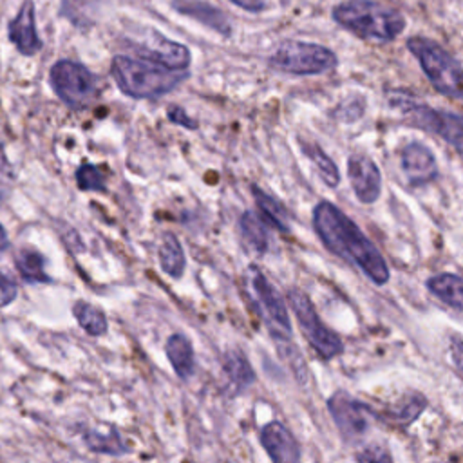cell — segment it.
<instances>
[{
  "instance_id": "obj_20",
  "label": "cell",
  "mask_w": 463,
  "mask_h": 463,
  "mask_svg": "<svg viewBox=\"0 0 463 463\" xmlns=\"http://www.w3.org/2000/svg\"><path fill=\"white\" fill-rule=\"evenodd\" d=\"M14 264L25 282L49 284L51 277L45 273V257L31 248H24L16 253Z\"/></svg>"
},
{
  "instance_id": "obj_12",
  "label": "cell",
  "mask_w": 463,
  "mask_h": 463,
  "mask_svg": "<svg viewBox=\"0 0 463 463\" xmlns=\"http://www.w3.org/2000/svg\"><path fill=\"white\" fill-rule=\"evenodd\" d=\"M136 52L141 60L161 65L170 71H181L186 69L192 61V54L186 45L179 42H172L163 38L161 34H156L152 42L137 45Z\"/></svg>"
},
{
  "instance_id": "obj_23",
  "label": "cell",
  "mask_w": 463,
  "mask_h": 463,
  "mask_svg": "<svg viewBox=\"0 0 463 463\" xmlns=\"http://www.w3.org/2000/svg\"><path fill=\"white\" fill-rule=\"evenodd\" d=\"M302 150L309 157V161L315 165L318 175L327 186H336L340 181V172L335 161L313 141H302Z\"/></svg>"
},
{
  "instance_id": "obj_9",
  "label": "cell",
  "mask_w": 463,
  "mask_h": 463,
  "mask_svg": "<svg viewBox=\"0 0 463 463\" xmlns=\"http://www.w3.org/2000/svg\"><path fill=\"white\" fill-rule=\"evenodd\" d=\"M288 300L289 306L298 320V326L304 333V336L307 338V342L311 344V347L324 358L329 360L336 354H340L344 351V344L338 338V335L335 331H331L318 317V313L315 311L313 302L309 300V297L293 288L288 291Z\"/></svg>"
},
{
  "instance_id": "obj_18",
  "label": "cell",
  "mask_w": 463,
  "mask_h": 463,
  "mask_svg": "<svg viewBox=\"0 0 463 463\" xmlns=\"http://www.w3.org/2000/svg\"><path fill=\"white\" fill-rule=\"evenodd\" d=\"M166 356L174 367V371L177 373L179 378L188 380L194 371H195V358H194V349L190 340L181 335H170L166 340Z\"/></svg>"
},
{
  "instance_id": "obj_22",
  "label": "cell",
  "mask_w": 463,
  "mask_h": 463,
  "mask_svg": "<svg viewBox=\"0 0 463 463\" xmlns=\"http://www.w3.org/2000/svg\"><path fill=\"white\" fill-rule=\"evenodd\" d=\"M239 228H241V235L244 239V242L257 251L259 255L266 253L268 246H269V237H268V230L264 226V221L255 215L253 212H244L239 219Z\"/></svg>"
},
{
  "instance_id": "obj_16",
  "label": "cell",
  "mask_w": 463,
  "mask_h": 463,
  "mask_svg": "<svg viewBox=\"0 0 463 463\" xmlns=\"http://www.w3.org/2000/svg\"><path fill=\"white\" fill-rule=\"evenodd\" d=\"M172 7L177 13L208 25L210 29H213L215 33H219L222 36L232 34V25L228 22V16L219 7H215L208 2H203V0H174Z\"/></svg>"
},
{
  "instance_id": "obj_32",
  "label": "cell",
  "mask_w": 463,
  "mask_h": 463,
  "mask_svg": "<svg viewBox=\"0 0 463 463\" xmlns=\"http://www.w3.org/2000/svg\"><path fill=\"white\" fill-rule=\"evenodd\" d=\"M450 356H452V362L458 367V371L463 374V340L452 338V342H450Z\"/></svg>"
},
{
  "instance_id": "obj_21",
  "label": "cell",
  "mask_w": 463,
  "mask_h": 463,
  "mask_svg": "<svg viewBox=\"0 0 463 463\" xmlns=\"http://www.w3.org/2000/svg\"><path fill=\"white\" fill-rule=\"evenodd\" d=\"M159 264H161V269L172 279H179L184 273V266H186L184 251L174 233H166L161 241Z\"/></svg>"
},
{
  "instance_id": "obj_8",
  "label": "cell",
  "mask_w": 463,
  "mask_h": 463,
  "mask_svg": "<svg viewBox=\"0 0 463 463\" xmlns=\"http://www.w3.org/2000/svg\"><path fill=\"white\" fill-rule=\"evenodd\" d=\"M49 83L54 94L72 109L89 105L96 96V76L72 60H58L49 71Z\"/></svg>"
},
{
  "instance_id": "obj_7",
  "label": "cell",
  "mask_w": 463,
  "mask_h": 463,
  "mask_svg": "<svg viewBox=\"0 0 463 463\" xmlns=\"http://www.w3.org/2000/svg\"><path fill=\"white\" fill-rule=\"evenodd\" d=\"M392 103L402 110L403 118L411 125L439 136L443 141L452 145L459 154H463V116L432 109L425 103L412 99L407 94L392 98Z\"/></svg>"
},
{
  "instance_id": "obj_1",
  "label": "cell",
  "mask_w": 463,
  "mask_h": 463,
  "mask_svg": "<svg viewBox=\"0 0 463 463\" xmlns=\"http://www.w3.org/2000/svg\"><path fill=\"white\" fill-rule=\"evenodd\" d=\"M313 226L322 244L333 255L356 266L378 286L389 280V268L380 250L338 206L320 201L313 210Z\"/></svg>"
},
{
  "instance_id": "obj_2",
  "label": "cell",
  "mask_w": 463,
  "mask_h": 463,
  "mask_svg": "<svg viewBox=\"0 0 463 463\" xmlns=\"http://www.w3.org/2000/svg\"><path fill=\"white\" fill-rule=\"evenodd\" d=\"M331 16L340 27L371 42H391L405 29L402 13L374 0H345L333 7Z\"/></svg>"
},
{
  "instance_id": "obj_26",
  "label": "cell",
  "mask_w": 463,
  "mask_h": 463,
  "mask_svg": "<svg viewBox=\"0 0 463 463\" xmlns=\"http://www.w3.org/2000/svg\"><path fill=\"white\" fill-rule=\"evenodd\" d=\"M83 441L85 445L94 450V452H101V454H112V456H121L125 454L128 449L125 447L121 436L110 429V432H98V430H87L83 434Z\"/></svg>"
},
{
  "instance_id": "obj_13",
  "label": "cell",
  "mask_w": 463,
  "mask_h": 463,
  "mask_svg": "<svg viewBox=\"0 0 463 463\" xmlns=\"http://www.w3.org/2000/svg\"><path fill=\"white\" fill-rule=\"evenodd\" d=\"M7 36H9V42L24 56H33L42 49V40L36 31L33 0H25L20 5L16 16L7 25Z\"/></svg>"
},
{
  "instance_id": "obj_3",
  "label": "cell",
  "mask_w": 463,
  "mask_h": 463,
  "mask_svg": "<svg viewBox=\"0 0 463 463\" xmlns=\"http://www.w3.org/2000/svg\"><path fill=\"white\" fill-rule=\"evenodd\" d=\"M110 74L123 94L137 99L159 98L174 90L186 78V72L170 71L161 65L139 58L136 60L125 54L112 58Z\"/></svg>"
},
{
  "instance_id": "obj_30",
  "label": "cell",
  "mask_w": 463,
  "mask_h": 463,
  "mask_svg": "<svg viewBox=\"0 0 463 463\" xmlns=\"http://www.w3.org/2000/svg\"><path fill=\"white\" fill-rule=\"evenodd\" d=\"M14 297H16V282H14V279L9 273L0 271V306L9 304Z\"/></svg>"
},
{
  "instance_id": "obj_11",
  "label": "cell",
  "mask_w": 463,
  "mask_h": 463,
  "mask_svg": "<svg viewBox=\"0 0 463 463\" xmlns=\"http://www.w3.org/2000/svg\"><path fill=\"white\" fill-rule=\"evenodd\" d=\"M347 175L358 201L371 204L380 197L382 174L369 156L362 152H353L347 159Z\"/></svg>"
},
{
  "instance_id": "obj_4",
  "label": "cell",
  "mask_w": 463,
  "mask_h": 463,
  "mask_svg": "<svg viewBox=\"0 0 463 463\" xmlns=\"http://www.w3.org/2000/svg\"><path fill=\"white\" fill-rule=\"evenodd\" d=\"M407 47L439 94L463 98V67L449 51L427 36H411Z\"/></svg>"
},
{
  "instance_id": "obj_28",
  "label": "cell",
  "mask_w": 463,
  "mask_h": 463,
  "mask_svg": "<svg viewBox=\"0 0 463 463\" xmlns=\"http://www.w3.org/2000/svg\"><path fill=\"white\" fill-rule=\"evenodd\" d=\"M423 407H425V398L421 394L407 396L405 402L394 409V418H396V421L407 425L418 418V414L423 411Z\"/></svg>"
},
{
  "instance_id": "obj_31",
  "label": "cell",
  "mask_w": 463,
  "mask_h": 463,
  "mask_svg": "<svg viewBox=\"0 0 463 463\" xmlns=\"http://www.w3.org/2000/svg\"><path fill=\"white\" fill-rule=\"evenodd\" d=\"M168 119H170L172 123L181 125V127L190 128V130H194V128L197 127V123H195L192 118H188V114H186L184 109H181V107H172V109L168 110Z\"/></svg>"
},
{
  "instance_id": "obj_34",
  "label": "cell",
  "mask_w": 463,
  "mask_h": 463,
  "mask_svg": "<svg viewBox=\"0 0 463 463\" xmlns=\"http://www.w3.org/2000/svg\"><path fill=\"white\" fill-rule=\"evenodd\" d=\"M0 177L2 179L13 177V168H11V163H9V159H7L5 152H4L2 143H0Z\"/></svg>"
},
{
  "instance_id": "obj_14",
  "label": "cell",
  "mask_w": 463,
  "mask_h": 463,
  "mask_svg": "<svg viewBox=\"0 0 463 463\" xmlns=\"http://www.w3.org/2000/svg\"><path fill=\"white\" fill-rule=\"evenodd\" d=\"M260 443L273 463H300V447L280 421H269L262 427Z\"/></svg>"
},
{
  "instance_id": "obj_36",
  "label": "cell",
  "mask_w": 463,
  "mask_h": 463,
  "mask_svg": "<svg viewBox=\"0 0 463 463\" xmlns=\"http://www.w3.org/2000/svg\"><path fill=\"white\" fill-rule=\"evenodd\" d=\"M2 203H4V192L0 190V204H2Z\"/></svg>"
},
{
  "instance_id": "obj_33",
  "label": "cell",
  "mask_w": 463,
  "mask_h": 463,
  "mask_svg": "<svg viewBox=\"0 0 463 463\" xmlns=\"http://www.w3.org/2000/svg\"><path fill=\"white\" fill-rule=\"evenodd\" d=\"M232 4H235L237 7L244 9V11H250V13H259L264 9V0H230Z\"/></svg>"
},
{
  "instance_id": "obj_29",
  "label": "cell",
  "mask_w": 463,
  "mask_h": 463,
  "mask_svg": "<svg viewBox=\"0 0 463 463\" xmlns=\"http://www.w3.org/2000/svg\"><path fill=\"white\" fill-rule=\"evenodd\" d=\"M356 461L358 463H392V458L385 447L374 443L360 450L356 456Z\"/></svg>"
},
{
  "instance_id": "obj_10",
  "label": "cell",
  "mask_w": 463,
  "mask_h": 463,
  "mask_svg": "<svg viewBox=\"0 0 463 463\" xmlns=\"http://www.w3.org/2000/svg\"><path fill=\"white\" fill-rule=\"evenodd\" d=\"M327 409L342 432V436L349 441L364 436L371 425V420L374 416V411L362 403L360 400L349 396L347 392H335L327 400Z\"/></svg>"
},
{
  "instance_id": "obj_19",
  "label": "cell",
  "mask_w": 463,
  "mask_h": 463,
  "mask_svg": "<svg viewBox=\"0 0 463 463\" xmlns=\"http://www.w3.org/2000/svg\"><path fill=\"white\" fill-rule=\"evenodd\" d=\"M251 194H253L255 203L262 213V219L269 226L277 228L279 232H289V215H288L286 208L275 197H271L268 192L259 188L257 184L251 186Z\"/></svg>"
},
{
  "instance_id": "obj_17",
  "label": "cell",
  "mask_w": 463,
  "mask_h": 463,
  "mask_svg": "<svg viewBox=\"0 0 463 463\" xmlns=\"http://www.w3.org/2000/svg\"><path fill=\"white\" fill-rule=\"evenodd\" d=\"M427 288L438 300L463 313V277L454 273H439L427 280Z\"/></svg>"
},
{
  "instance_id": "obj_24",
  "label": "cell",
  "mask_w": 463,
  "mask_h": 463,
  "mask_svg": "<svg viewBox=\"0 0 463 463\" xmlns=\"http://www.w3.org/2000/svg\"><path fill=\"white\" fill-rule=\"evenodd\" d=\"M72 313L80 327L92 336H101L109 327L103 311L89 302H83V300L76 302L72 307Z\"/></svg>"
},
{
  "instance_id": "obj_35",
  "label": "cell",
  "mask_w": 463,
  "mask_h": 463,
  "mask_svg": "<svg viewBox=\"0 0 463 463\" xmlns=\"http://www.w3.org/2000/svg\"><path fill=\"white\" fill-rule=\"evenodd\" d=\"M9 248V239H7V233L4 230V226L0 224V257L4 255V251Z\"/></svg>"
},
{
  "instance_id": "obj_27",
  "label": "cell",
  "mask_w": 463,
  "mask_h": 463,
  "mask_svg": "<svg viewBox=\"0 0 463 463\" xmlns=\"http://www.w3.org/2000/svg\"><path fill=\"white\" fill-rule=\"evenodd\" d=\"M76 184L80 190H89V192H105L107 190L103 172L96 165H90V163L78 166Z\"/></svg>"
},
{
  "instance_id": "obj_6",
  "label": "cell",
  "mask_w": 463,
  "mask_h": 463,
  "mask_svg": "<svg viewBox=\"0 0 463 463\" xmlns=\"http://www.w3.org/2000/svg\"><path fill=\"white\" fill-rule=\"evenodd\" d=\"M248 275H250V288L255 295V302L269 329V335L279 344V349L282 354L286 351H293L291 322H289V315H288L282 295L277 291V288L266 279V275L257 266H250Z\"/></svg>"
},
{
  "instance_id": "obj_15",
  "label": "cell",
  "mask_w": 463,
  "mask_h": 463,
  "mask_svg": "<svg viewBox=\"0 0 463 463\" xmlns=\"http://www.w3.org/2000/svg\"><path fill=\"white\" fill-rule=\"evenodd\" d=\"M402 168H403L407 181L412 186L429 184L430 181H434L438 177V165H436L432 152L418 141L409 143L403 148Z\"/></svg>"
},
{
  "instance_id": "obj_25",
  "label": "cell",
  "mask_w": 463,
  "mask_h": 463,
  "mask_svg": "<svg viewBox=\"0 0 463 463\" xmlns=\"http://www.w3.org/2000/svg\"><path fill=\"white\" fill-rule=\"evenodd\" d=\"M222 367L230 380L239 387L244 389L253 383L255 373L248 362V358L241 351H228L222 358Z\"/></svg>"
},
{
  "instance_id": "obj_5",
  "label": "cell",
  "mask_w": 463,
  "mask_h": 463,
  "mask_svg": "<svg viewBox=\"0 0 463 463\" xmlns=\"http://www.w3.org/2000/svg\"><path fill=\"white\" fill-rule=\"evenodd\" d=\"M338 63L335 51L320 43L284 40L269 56V65L280 72L295 76L322 74Z\"/></svg>"
}]
</instances>
